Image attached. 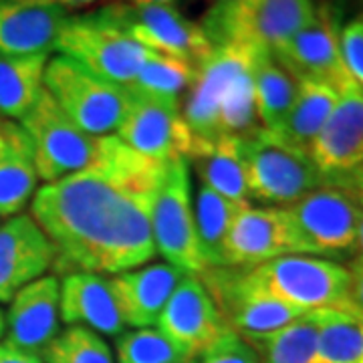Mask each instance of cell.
I'll return each mask as SVG.
<instances>
[{"instance_id": "obj_16", "label": "cell", "mask_w": 363, "mask_h": 363, "mask_svg": "<svg viewBox=\"0 0 363 363\" xmlns=\"http://www.w3.org/2000/svg\"><path fill=\"white\" fill-rule=\"evenodd\" d=\"M157 329L192 357L230 329L200 277L186 274L157 317Z\"/></svg>"}, {"instance_id": "obj_15", "label": "cell", "mask_w": 363, "mask_h": 363, "mask_svg": "<svg viewBox=\"0 0 363 363\" xmlns=\"http://www.w3.org/2000/svg\"><path fill=\"white\" fill-rule=\"evenodd\" d=\"M285 255H297L285 208L248 204L236 214L224 245V267L252 269Z\"/></svg>"}, {"instance_id": "obj_29", "label": "cell", "mask_w": 363, "mask_h": 363, "mask_svg": "<svg viewBox=\"0 0 363 363\" xmlns=\"http://www.w3.org/2000/svg\"><path fill=\"white\" fill-rule=\"evenodd\" d=\"M245 339L257 351L260 363H315L317 357V321L313 313L277 331Z\"/></svg>"}, {"instance_id": "obj_30", "label": "cell", "mask_w": 363, "mask_h": 363, "mask_svg": "<svg viewBox=\"0 0 363 363\" xmlns=\"http://www.w3.org/2000/svg\"><path fill=\"white\" fill-rule=\"evenodd\" d=\"M198 69L176 57L147 51L142 69L130 87L164 99L180 101L184 91L192 89Z\"/></svg>"}, {"instance_id": "obj_28", "label": "cell", "mask_w": 363, "mask_h": 363, "mask_svg": "<svg viewBox=\"0 0 363 363\" xmlns=\"http://www.w3.org/2000/svg\"><path fill=\"white\" fill-rule=\"evenodd\" d=\"M317 321L315 363H363V317L353 311H313Z\"/></svg>"}, {"instance_id": "obj_6", "label": "cell", "mask_w": 363, "mask_h": 363, "mask_svg": "<svg viewBox=\"0 0 363 363\" xmlns=\"http://www.w3.org/2000/svg\"><path fill=\"white\" fill-rule=\"evenodd\" d=\"M240 152L248 200H257L264 206H291L327 184L307 152L289 145L264 128L240 138Z\"/></svg>"}, {"instance_id": "obj_7", "label": "cell", "mask_w": 363, "mask_h": 363, "mask_svg": "<svg viewBox=\"0 0 363 363\" xmlns=\"http://www.w3.org/2000/svg\"><path fill=\"white\" fill-rule=\"evenodd\" d=\"M43 85L79 130L95 138L119 130L130 99L128 87L97 77L63 55L47 61Z\"/></svg>"}, {"instance_id": "obj_25", "label": "cell", "mask_w": 363, "mask_h": 363, "mask_svg": "<svg viewBox=\"0 0 363 363\" xmlns=\"http://www.w3.org/2000/svg\"><path fill=\"white\" fill-rule=\"evenodd\" d=\"M49 55L0 52V116L23 119L45 89L43 77Z\"/></svg>"}, {"instance_id": "obj_11", "label": "cell", "mask_w": 363, "mask_h": 363, "mask_svg": "<svg viewBox=\"0 0 363 363\" xmlns=\"http://www.w3.org/2000/svg\"><path fill=\"white\" fill-rule=\"evenodd\" d=\"M105 11L147 51L176 57L196 69L214 51L200 23L186 18L174 4L111 2Z\"/></svg>"}, {"instance_id": "obj_2", "label": "cell", "mask_w": 363, "mask_h": 363, "mask_svg": "<svg viewBox=\"0 0 363 363\" xmlns=\"http://www.w3.org/2000/svg\"><path fill=\"white\" fill-rule=\"evenodd\" d=\"M262 49L214 47L198 67L196 81L182 109L196 143L220 138H248L260 125L255 104V63Z\"/></svg>"}, {"instance_id": "obj_12", "label": "cell", "mask_w": 363, "mask_h": 363, "mask_svg": "<svg viewBox=\"0 0 363 363\" xmlns=\"http://www.w3.org/2000/svg\"><path fill=\"white\" fill-rule=\"evenodd\" d=\"M130 99L117 138L143 156L168 164L176 157H190L194 135L188 128L180 101L164 99L128 87Z\"/></svg>"}, {"instance_id": "obj_37", "label": "cell", "mask_w": 363, "mask_h": 363, "mask_svg": "<svg viewBox=\"0 0 363 363\" xmlns=\"http://www.w3.org/2000/svg\"><path fill=\"white\" fill-rule=\"evenodd\" d=\"M337 186H343L345 190H350L351 194L359 200V204L363 206V164L357 169H353L350 176H345L343 180L335 182Z\"/></svg>"}, {"instance_id": "obj_5", "label": "cell", "mask_w": 363, "mask_h": 363, "mask_svg": "<svg viewBox=\"0 0 363 363\" xmlns=\"http://www.w3.org/2000/svg\"><path fill=\"white\" fill-rule=\"evenodd\" d=\"M55 51L89 69L97 77L130 87L135 81L147 49H143L105 9L67 16Z\"/></svg>"}, {"instance_id": "obj_19", "label": "cell", "mask_w": 363, "mask_h": 363, "mask_svg": "<svg viewBox=\"0 0 363 363\" xmlns=\"http://www.w3.org/2000/svg\"><path fill=\"white\" fill-rule=\"evenodd\" d=\"M59 317L69 325H83L91 331L119 337L125 329L117 307L111 277L99 272H67L59 283Z\"/></svg>"}, {"instance_id": "obj_38", "label": "cell", "mask_w": 363, "mask_h": 363, "mask_svg": "<svg viewBox=\"0 0 363 363\" xmlns=\"http://www.w3.org/2000/svg\"><path fill=\"white\" fill-rule=\"evenodd\" d=\"M59 4H63L67 11H71V9H83V6H89L93 2H97V0H57Z\"/></svg>"}, {"instance_id": "obj_9", "label": "cell", "mask_w": 363, "mask_h": 363, "mask_svg": "<svg viewBox=\"0 0 363 363\" xmlns=\"http://www.w3.org/2000/svg\"><path fill=\"white\" fill-rule=\"evenodd\" d=\"M152 234L156 252L168 264L194 277L208 269L196 233L190 162L186 157H176L166 164L152 214Z\"/></svg>"}, {"instance_id": "obj_24", "label": "cell", "mask_w": 363, "mask_h": 363, "mask_svg": "<svg viewBox=\"0 0 363 363\" xmlns=\"http://www.w3.org/2000/svg\"><path fill=\"white\" fill-rule=\"evenodd\" d=\"M188 162L196 166L202 186L238 204H250L240 138L230 135L216 142L196 143Z\"/></svg>"}, {"instance_id": "obj_3", "label": "cell", "mask_w": 363, "mask_h": 363, "mask_svg": "<svg viewBox=\"0 0 363 363\" xmlns=\"http://www.w3.org/2000/svg\"><path fill=\"white\" fill-rule=\"evenodd\" d=\"M248 286L303 313L350 309V269L311 255H285L252 269H238Z\"/></svg>"}, {"instance_id": "obj_23", "label": "cell", "mask_w": 363, "mask_h": 363, "mask_svg": "<svg viewBox=\"0 0 363 363\" xmlns=\"http://www.w3.org/2000/svg\"><path fill=\"white\" fill-rule=\"evenodd\" d=\"M337 99L339 89L333 85L315 79H301L295 104L286 113L285 121L277 130H272V133L289 145L309 154L315 138L333 113Z\"/></svg>"}, {"instance_id": "obj_18", "label": "cell", "mask_w": 363, "mask_h": 363, "mask_svg": "<svg viewBox=\"0 0 363 363\" xmlns=\"http://www.w3.org/2000/svg\"><path fill=\"white\" fill-rule=\"evenodd\" d=\"M67 16L57 0H0V52L49 55Z\"/></svg>"}, {"instance_id": "obj_41", "label": "cell", "mask_w": 363, "mask_h": 363, "mask_svg": "<svg viewBox=\"0 0 363 363\" xmlns=\"http://www.w3.org/2000/svg\"><path fill=\"white\" fill-rule=\"evenodd\" d=\"M4 331H6V317H4V313L0 311V337L4 335Z\"/></svg>"}, {"instance_id": "obj_8", "label": "cell", "mask_w": 363, "mask_h": 363, "mask_svg": "<svg viewBox=\"0 0 363 363\" xmlns=\"http://www.w3.org/2000/svg\"><path fill=\"white\" fill-rule=\"evenodd\" d=\"M297 255L343 257L355 252L363 206L337 184H323L295 204L285 206Z\"/></svg>"}, {"instance_id": "obj_40", "label": "cell", "mask_w": 363, "mask_h": 363, "mask_svg": "<svg viewBox=\"0 0 363 363\" xmlns=\"http://www.w3.org/2000/svg\"><path fill=\"white\" fill-rule=\"evenodd\" d=\"M113 2H125V4H172L174 0H113Z\"/></svg>"}, {"instance_id": "obj_10", "label": "cell", "mask_w": 363, "mask_h": 363, "mask_svg": "<svg viewBox=\"0 0 363 363\" xmlns=\"http://www.w3.org/2000/svg\"><path fill=\"white\" fill-rule=\"evenodd\" d=\"M21 128L30 140L37 176L45 184L85 168L99 143V138L79 130L47 89L40 91L39 99L21 119Z\"/></svg>"}, {"instance_id": "obj_26", "label": "cell", "mask_w": 363, "mask_h": 363, "mask_svg": "<svg viewBox=\"0 0 363 363\" xmlns=\"http://www.w3.org/2000/svg\"><path fill=\"white\" fill-rule=\"evenodd\" d=\"M248 204H238L224 198L208 186H200L194 204V220L198 242L208 269L224 267V245L233 228L236 214Z\"/></svg>"}, {"instance_id": "obj_36", "label": "cell", "mask_w": 363, "mask_h": 363, "mask_svg": "<svg viewBox=\"0 0 363 363\" xmlns=\"http://www.w3.org/2000/svg\"><path fill=\"white\" fill-rule=\"evenodd\" d=\"M0 363H45L43 362V355L35 353V351H28L25 347H18L11 343L9 339L6 341H0Z\"/></svg>"}, {"instance_id": "obj_17", "label": "cell", "mask_w": 363, "mask_h": 363, "mask_svg": "<svg viewBox=\"0 0 363 363\" xmlns=\"http://www.w3.org/2000/svg\"><path fill=\"white\" fill-rule=\"evenodd\" d=\"M55 262V248L30 214L0 224V303H11L28 283L45 277Z\"/></svg>"}, {"instance_id": "obj_31", "label": "cell", "mask_w": 363, "mask_h": 363, "mask_svg": "<svg viewBox=\"0 0 363 363\" xmlns=\"http://www.w3.org/2000/svg\"><path fill=\"white\" fill-rule=\"evenodd\" d=\"M40 355L45 363H116L107 341L83 325L59 331Z\"/></svg>"}, {"instance_id": "obj_27", "label": "cell", "mask_w": 363, "mask_h": 363, "mask_svg": "<svg viewBox=\"0 0 363 363\" xmlns=\"http://www.w3.org/2000/svg\"><path fill=\"white\" fill-rule=\"evenodd\" d=\"M298 81L281 65L272 52H262L255 63V104L260 125L277 130L297 97Z\"/></svg>"}, {"instance_id": "obj_20", "label": "cell", "mask_w": 363, "mask_h": 363, "mask_svg": "<svg viewBox=\"0 0 363 363\" xmlns=\"http://www.w3.org/2000/svg\"><path fill=\"white\" fill-rule=\"evenodd\" d=\"M186 272L168 262L143 264L111 277L117 307L125 327L145 329L157 323V317L180 285Z\"/></svg>"}, {"instance_id": "obj_33", "label": "cell", "mask_w": 363, "mask_h": 363, "mask_svg": "<svg viewBox=\"0 0 363 363\" xmlns=\"http://www.w3.org/2000/svg\"><path fill=\"white\" fill-rule=\"evenodd\" d=\"M190 363H260V357L240 333L226 329L204 350L198 351Z\"/></svg>"}, {"instance_id": "obj_13", "label": "cell", "mask_w": 363, "mask_h": 363, "mask_svg": "<svg viewBox=\"0 0 363 363\" xmlns=\"http://www.w3.org/2000/svg\"><path fill=\"white\" fill-rule=\"evenodd\" d=\"M272 57L297 81L315 79L339 91L353 83L341 57L339 14L329 4L315 9L311 21L277 47Z\"/></svg>"}, {"instance_id": "obj_14", "label": "cell", "mask_w": 363, "mask_h": 363, "mask_svg": "<svg viewBox=\"0 0 363 363\" xmlns=\"http://www.w3.org/2000/svg\"><path fill=\"white\" fill-rule=\"evenodd\" d=\"M327 184H335L363 164V87L355 81L339 91L333 113L309 150Z\"/></svg>"}, {"instance_id": "obj_32", "label": "cell", "mask_w": 363, "mask_h": 363, "mask_svg": "<svg viewBox=\"0 0 363 363\" xmlns=\"http://www.w3.org/2000/svg\"><path fill=\"white\" fill-rule=\"evenodd\" d=\"M192 355L160 329H133L117 337L119 363H190Z\"/></svg>"}, {"instance_id": "obj_35", "label": "cell", "mask_w": 363, "mask_h": 363, "mask_svg": "<svg viewBox=\"0 0 363 363\" xmlns=\"http://www.w3.org/2000/svg\"><path fill=\"white\" fill-rule=\"evenodd\" d=\"M350 309L363 317V259H355L350 267Z\"/></svg>"}, {"instance_id": "obj_21", "label": "cell", "mask_w": 363, "mask_h": 363, "mask_svg": "<svg viewBox=\"0 0 363 363\" xmlns=\"http://www.w3.org/2000/svg\"><path fill=\"white\" fill-rule=\"evenodd\" d=\"M6 317L9 341L35 353H43L59 335V281L45 274L23 286L11 301Z\"/></svg>"}, {"instance_id": "obj_34", "label": "cell", "mask_w": 363, "mask_h": 363, "mask_svg": "<svg viewBox=\"0 0 363 363\" xmlns=\"http://www.w3.org/2000/svg\"><path fill=\"white\" fill-rule=\"evenodd\" d=\"M341 57L351 79L363 87V13L341 28Z\"/></svg>"}, {"instance_id": "obj_1", "label": "cell", "mask_w": 363, "mask_h": 363, "mask_svg": "<svg viewBox=\"0 0 363 363\" xmlns=\"http://www.w3.org/2000/svg\"><path fill=\"white\" fill-rule=\"evenodd\" d=\"M164 174V162L104 135L85 168L40 186L30 216L51 240L57 272L119 274L154 259L152 214Z\"/></svg>"}, {"instance_id": "obj_4", "label": "cell", "mask_w": 363, "mask_h": 363, "mask_svg": "<svg viewBox=\"0 0 363 363\" xmlns=\"http://www.w3.org/2000/svg\"><path fill=\"white\" fill-rule=\"evenodd\" d=\"M313 14V0H216L200 26L212 47L238 45L272 52Z\"/></svg>"}, {"instance_id": "obj_39", "label": "cell", "mask_w": 363, "mask_h": 363, "mask_svg": "<svg viewBox=\"0 0 363 363\" xmlns=\"http://www.w3.org/2000/svg\"><path fill=\"white\" fill-rule=\"evenodd\" d=\"M355 252H357V257H355V259H363V214H362V222H359V228H357Z\"/></svg>"}, {"instance_id": "obj_22", "label": "cell", "mask_w": 363, "mask_h": 363, "mask_svg": "<svg viewBox=\"0 0 363 363\" xmlns=\"http://www.w3.org/2000/svg\"><path fill=\"white\" fill-rule=\"evenodd\" d=\"M35 154L26 131L13 119H0V216L23 212L37 192Z\"/></svg>"}]
</instances>
